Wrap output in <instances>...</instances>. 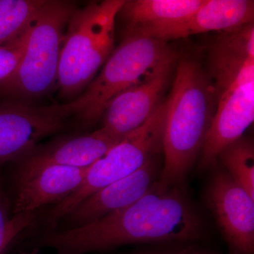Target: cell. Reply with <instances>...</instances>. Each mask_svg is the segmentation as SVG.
Instances as JSON below:
<instances>
[{
    "label": "cell",
    "instance_id": "obj_20",
    "mask_svg": "<svg viewBox=\"0 0 254 254\" xmlns=\"http://www.w3.org/2000/svg\"><path fill=\"white\" fill-rule=\"evenodd\" d=\"M135 254H215L193 246L145 251Z\"/></svg>",
    "mask_w": 254,
    "mask_h": 254
},
{
    "label": "cell",
    "instance_id": "obj_6",
    "mask_svg": "<svg viewBox=\"0 0 254 254\" xmlns=\"http://www.w3.org/2000/svg\"><path fill=\"white\" fill-rule=\"evenodd\" d=\"M74 8L69 1L45 0L28 28L21 63L14 74L0 84V95L31 99L52 89L58 82L64 36Z\"/></svg>",
    "mask_w": 254,
    "mask_h": 254
},
{
    "label": "cell",
    "instance_id": "obj_8",
    "mask_svg": "<svg viewBox=\"0 0 254 254\" xmlns=\"http://www.w3.org/2000/svg\"><path fill=\"white\" fill-rule=\"evenodd\" d=\"M68 118L63 105L0 103V165L27 156L43 138L64 128Z\"/></svg>",
    "mask_w": 254,
    "mask_h": 254
},
{
    "label": "cell",
    "instance_id": "obj_10",
    "mask_svg": "<svg viewBox=\"0 0 254 254\" xmlns=\"http://www.w3.org/2000/svg\"><path fill=\"white\" fill-rule=\"evenodd\" d=\"M20 163L14 214L35 213L66 199L83 181L87 168L52 164Z\"/></svg>",
    "mask_w": 254,
    "mask_h": 254
},
{
    "label": "cell",
    "instance_id": "obj_5",
    "mask_svg": "<svg viewBox=\"0 0 254 254\" xmlns=\"http://www.w3.org/2000/svg\"><path fill=\"white\" fill-rule=\"evenodd\" d=\"M126 0L93 2L74 8L68 18L60 53V93L72 98L93 81L114 50L115 20Z\"/></svg>",
    "mask_w": 254,
    "mask_h": 254
},
{
    "label": "cell",
    "instance_id": "obj_4",
    "mask_svg": "<svg viewBox=\"0 0 254 254\" xmlns=\"http://www.w3.org/2000/svg\"><path fill=\"white\" fill-rule=\"evenodd\" d=\"M177 54L167 42L152 37L125 33L98 76L83 93L63 104L68 117L93 124L103 117L115 96L139 83L159 68L175 64Z\"/></svg>",
    "mask_w": 254,
    "mask_h": 254
},
{
    "label": "cell",
    "instance_id": "obj_9",
    "mask_svg": "<svg viewBox=\"0 0 254 254\" xmlns=\"http://www.w3.org/2000/svg\"><path fill=\"white\" fill-rule=\"evenodd\" d=\"M205 198L232 254H254V199L215 165Z\"/></svg>",
    "mask_w": 254,
    "mask_h": 254
},
{
    "label": "cell",
    "instance_id": "obj_19",
    "mask_svg": "<svg viewBox=\"0 0 254 254\" xmlns=\"http://www.w3.org/2000/svg\"><path fill=\"white\" fill-rule=\"evenodd\" d=\"M28 28L29 26L16 38L0 45V84L18 69L27 45Z\"/></svg>",
    "mask_w": 254,
    "mask_h": 254
},
{
    "label": "cell",
    "instance_id": "obj_14",
    "mask_svg": "<svg viewBox=\"0 0 254 254\" xmlns=\"http://www.w3.org/2000/svg\"><path fill=\"white\" fill-rule=\"evenodd\" d=\"M123 139L100 128L87 134L37 146L19 161L88 168Z\"/></svg>",
    "mask_w": 254,
    "mask_h": 254
},
{
    "label": "cell",
    "instance_id": "obj_2",
    "mask_svg": "<svg viewBox=\"0 0 254 254\" xmlns=\"http://www.w3.org/2000/svg\"><path fill=\"white\" fill-rule=\"evenodd\" d=\"M215 115L201 150L199 168L216 165L222 150L243 136L254 120V40L245 31L224 32L208 49Z\"/></svg>",
    "mask_w": 254,
    "mask_h": 254
},
{
    "label": "cell",
    "instance_id": "obj_16",
    "mask_svg": "<svg viewBox=\"0 0 254 254\" xmlns=\"http://www.w3.org/2000/svg\"><path fill=\"white\" fill-rule=\"evenodd\" d=\"M224 170L254 199V147L243 136L222 150L218 158Z\"/></svg>",
    "mask_w": 254,
    "mask_h": 254
},
{
    "label": "cell",
    "instance_id": "obj_13",
    "mask_svg": "<svg viewBox=\"0 0 254 254\" xmlns=\"http://www.w3.org/2000/svg\"><path fill=\"white\" fill-rule=\"evenodd\" d=\"M252 0H205L190 17L159 32L154 38L167 42L210 31L227 32L254 23Z\"/></svg>",
    "mask_w": 254,
    "mask_h": 254
},
{
    "label": "cell",
    "instance_id": "obj_12",
    "mask_svg": "<svg viewBox=\"0 0 254 254\" xmlns=\"http://www.w3.org/2000/svg\"><path fill=\"white\" fill-rule=\"evenodd\" d=\"M156 156L125 178L90 195L65 217L71 227L86 225L136 202L158 181L161 170Z\"/></svg>",
    "mask_w": 254,
    "mask_h": 254
},
{
    "label": "cell",
    "instance_id": "obj_7",
    "mask_svg": "<svg viewBox=\"0 0 254 254\" xmlns=\"http://www.w3.org/2000/svg\"><path fill=\"white\" fill-rule=\"evenodd\" d=\"M165 103L162 102L153 115L87 168L83 181L66 199L50 213L51 221L64 218L71 210L98 190L125 178L141 168L163 150Z\"/></svg>",
    "mask_w": 254,
    "mask_h": 254
},
{
    "label": "cell",
    "instance_id": "obj_3",
    "mask_svg": "<svg viewBox=\"0 0 254 254\" xmlns=\"http://www.w3.org/2000/svg\"><path fill=\"white\" fill-rule=\"evenodd\" d=\"M165 103V162L157 181L160 190L184 188L215 115L213 84L199 62L189 57L180 60Z\"/></svg>",
    "mask_w": 254,
    "mask_h": 254
},
{
    "label": "cell",
    "instance_id": "obj_11",
    "mask_svg": "<svg viewBox=\"0 0 254 254\" xmlns=\"http://www.w3.org/2000/svg\"><path fill=\"white\" fill-rule=\"evenodd\" d=\"M175 64L165 65L115 96L103 114L102 128L123 139L141 127L162 103Z\"/></svg>",
    "mask_w": 254,
    "mask_h": 254
},
{
    "label": "cell",
    "instance_id": "obj_15",
    "mask_svg": "<svg viewBox=\"0 0 254 254\" xmlns=\"http://www.w3.org/2000/svg\"><path fill=\"white\" fill-rule=\"evenodd\" d=\"M205 0H131L125 1L118 16L125 33L154 38L159 32L190 17Z\"/></svg>",
    "mask_w": 254,
    "mask_h": 254
},
{
    "label": "cell",
    "instance_id": "obj_17",
    "mask_svg": "<svg viewBox=\"0 0 254 254\" xmlns=\"http://www.w3.org/2000/svg\"><path fill=\"white\" fill-rule=\"evenodd\" d=\"M44 2L45 0H0V45L22 33Z\"/></svg>",
    "mask_w": 254,
    "mask_h": 254
},
{
    "label": "cell",
    "instance_id": "obj_1",
    "mask_svg": "<svg viewBox=\"0 0 254 254\" xmlns=\"http://www.w3.org/2000/svg\"><path fill=\"white\" fill-rule=\"evenodd\" d=\"M205 232L203 219L184 188L160 190L156 182L126 208L86 225L50 232L41 242L58 254H86L129 244L194 242Z\"/></svg>",
    "mask_w": 254,
    "mask_h": 254
},
{
    "label": "cell",
    "instance_id": "obj_18",
    "mask_svg": "<svg viewBox=\"0 0 254 254\" xmlns=\"http://www.w3.org/2000/svg\"><path fill=\"white\" fill-rule=\"evenodd\" d=\"M36 213L11 215L7 198L0 185V254H4L15 239L36 220Z\"/></svg>",
    "mask_w": 254,
    "mask_h": 254
}]
</instances>
